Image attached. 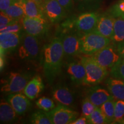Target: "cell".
I'll return each mask as SVG.
<instances>
[{
  "label": "cell",
  "instance_id": "cell-1",
  "mask_svg": "<svg viewBox=\"0 0 124 124\" xmlns=\"http://www.w3.org/2000/svg\"><path fill=\"white\" fill-rule=\"evenodd\" d=\"M64 49L61 39L56 37L43 46L41 51V63L46 80L50 84L61 71Z\"/></svg>",
  "mask_w": 124,
  "mask_h": 124
},
{
  "label": "cell",
  "instance_id": "cell-2",
  "mask_svg": "<svg viewBox=\"0 0 124 124\" xmlns=\"http://www.w3.org/2000/svg\"><path fill=\"white\" fill-rule=\"evenodd\" d=\"M80 62L86 70L84 85H96L99 84L108 75V70L97 63L90 55L84 56Z\"/></svg>",
  "mask_w": 124,
  "mask_h": 124
},
{
  "label": "cell",
  "instance_id": "cell-3",
  "mask_svg": "<svg viewBox=\"0 0 124 124\" xmlns=\"http://www.w3.org/2000/svg\"><path fill=\"white\" fill-rule=\"evenodd\" d=\"M81 42V53L91 55L110 44L109 38L93 32L80 35Z\"/></svg>",
  "mask_w": 124,
  "mask_h": 124
},
{
  "label": "cell",
  "instance_id": "cell-4",
  "mask_svg": "<svg viewBox=\"0 0 124 124\" xmlns=\"http://www.w3.org/2000/svg\"><path fill=\"white\" fill-rule=\"evenodd\" d=\"M99 16L94 12H86L77 17L72 23L64 24L63 27L69 29H75L76 32L81 35L93 32L97 26Z\"/></svg>",
  "mask_w": 124,
  "mask_h": 124
},
{
  "label": "cell",
  "instance_id": "cell-5",
  "mask_svg": "<svg viewBox=\"0 0 124 124\" xmlns=\"http://www.w3.org/2000/svg\"><path fill=\"white\" fill-rule=\"evenodd\" d=\"M31 76L27 73L12 72L1 86V91L6 94L20 93L24 91Z\"/></svg>",
  "mask_w": 124,
  "mask_h": 124
},
{
  "label": "cell",
  "instance_id": "cell-6",
  "mask_svg": "<svg viewBox=\"0 0 124 124\" xmlns=\"http://www.w3.org/2000/svg\"><path fill=\"white\" fill-rule=\"evenodd\" d=\"M90 56L97 63L106 69H111L121 59L117 47L110 44Z\"/></svg>",
  "mask_w": 124,
  "mask_h": 124
},
{
  "label": "cell",
  "instance_id": "cell-7",
  "mask_svg": "<svg viewBox=\"0 0 124 124\" xmlns=\"http://www.w3.org/2000/svg\"><path fill=\"white\" fill-rule=\"evenodd\" d=\"M39 49L37 37L28 33L24 34L18 48V55L21 59H35L38 56Z\"/></svg>",
  "mask_w": 124,
  "mask_h": 124
},
{
  "label": "cell",
  "instance_id": "cell-8",
  "mask_svg": "<svg viewBox=\"0 0 124 124\" xmlns=\"http://www.w3.org/2000/svg\"><path fill=\"white\" fill-rule=\"evenodd\" d=\"M64 55L74 56L81 53V42L80 35L77 32L65 30L60 34Z\"/></svg>",
  "mask_w": 124,
  "mask_h": 124
},
{
  "label": "cell",
  "instance_id": "cell-9",
  "mask_svg": "<svg viewBox=\"0 0 124 124\" xmlns=\"http://www.w3.org/2000/svg\"><path fill=\"white\" fill-rule=\"evenodd\" d=\"M46 113L53 124H71L79 115L77 111L63 105H59Z\"/></svg>",
  "mask_w": 124,
  "mask_h": 124
},
{
  "label": "cell",
  "instance_id": "cell-10",
  "mask_svg": "<svg viewBox=\"0 0 124 124\" xmlns=\"http://www.w3.org/2000/svg\"><path fill=\"white\" fill-rule=\"evenodd\" d=\"M23 28L26 33L40 37L48 31V24L44 18H31L25 16L21 20Z\"/></svg>",
  "mask_w": 124,
  "mask_h": 124
},
{
  "label": "cell",
  "instance_id": "cell-11",
  "mask_svg": "<svg viewBox=\"0 0 124 124\" xmlns=\"http://www.w3.org/2000/svg\"><path fill=\"white\" fill-rule=\"evenodd\" d=\"M44 15L52 23L61 21L66 15V10L60 5L58 0H46L43 7Z\"/></svg>",
  "mask_w": 124,
  "mask_h": 124
},
{
  "label": "cell",
  "instance_id": "cell-12",
  "mask_svg": "<svg viewBox=\"0 0 124 124\" xmlns=\"http://www.w3.org/2000/svg\"><path fill=\"white\" fill-rule=\"evenodd\" d=\"M21 38L20 33H0L1 56L4 57L7 53L15 50L20 46Z\"/></svg>",
  "mask_w": 124,
  "mask_h": 124
},
{
  "label": "cell",
  "instance_id": "cell-13",
  "mask_svg": "<svg viewBox=\"0 0 124 124\" xmlns=\"http://www.w3.org/2000/svg\"><path fill=\"white\" fill-rule=\"evenodd\" d=\"M29 98L20 93L9 94L7 101L11 105L18 115H23L29 110L32 103Z\"/></svg>",
  "mask_w": 124,
  "mask_h": 124
},
{
  "label": "cell",
  "instance_id": "cell-14",
  "mask_svg": "<svg viewBox=\"0 0 124 124\" xmlns=\"http://www.w3.org/2000/svg\"><path fill=\"white\" fill-rule=\"evenodd\" d=\"M52 97L59 105L69 106L74 102V93L68 87L62 85L56 86L52 89Z\"/></svg>",
  "mask_w": 124,
  "mask_h": 124
},
{
  "label": "cell",
  "instance_id": "cell-15",
  "mask_svg": "<svg viewBox=\"0 0 124 124\" xmlns=\"http://www.w3.org/2000/svg\"><path fill=\"white\" fill-rule=\"evenodd\" d=\"M87 98L93 104L98 108L105 102L114 98L109 91L97 86L93 87L89 89Z\"/></svg>",
  "mask_w": 124,
  "mask_h": 124
},
{
  "label": "cell",
  "instance_id": "cell-16",
  "mask_svg": "<svg viewBox=\"0 0 124 124\" xmlns=\"http://www.w3.org/2000/svg\"><path fill=\"white\" fill-rule=\"evenodd\" d=\"M114 19L115 18L114 17L110 16H102L100 17L97 26L93 31L111 39L114 31Z\"/></svg>",
  "mask_w": 124,
  "mask_h": 124
},
{
  "label": "cell",
  "instance_id": "cell-17",
  "mask_svg": "<svg viewBox=\"0 0 124 124\" xmlns=\"http://www.w3.org/2000/svg\"><path fill=\"white\" fill-rule=\"evenodd\" d=\"M67 73L74 83L78 85L84 83L86 70L81 62L70 63L67 68Z\"/></svg>",
  "mask_w": 124,
  "mask_h": 124
},
{
  "label": "cell",
  "instance_id": "cell-18",
  "mask_svg": "<svg viewBox=\"0 0 124 124\" xmlns=\"http://www.w3.org/2000/svg\"><path fill=\"white\" fill-rule=\"evenodd\" d=\"M44 89L43 80L40 76H36L27 83L24 90V94L31 100H35Z\"/></svg>",
  "mask_w": 124,
  "mask_h": 124
},
{
  "label": "cell",
  "instance_id": "cell-19",
  "mask_svg": "<svg viewBox=\"0 0 124 124\" xmlns=\"http://www.w3.org/2000/svg\"><path fill=\"white\" fill-rule=\"evenodd\" d=\"M108 91L114 99L124 100V80L116 78H110L106 81Z\"/></svg>",
  "mask_w": 124,
  "mask_h": 124
},
{
  "label": "cell",
  "instance_id": "cell-20",
  "mask_svg": "<svg viewBox=\"0 0 124 124\" xmlns=\"http://www.w3.org/2000/svg\"><path fill=\"white\" fill-rule=\"evenodd\" d=\"M26 17L31 18H44L43 8L33 0H20Z\"/></svg>",
  "mask_w": 124,
  "mask_h": 124
},
{
  "label": "cell",
  "instance_id": "cell-21",
  "mask_svg": "<svg viewBox=\"0 0 124 124\" xmlns=\"http://www.w3.org/2000/svg\"><path fill=\"white\" fill-rule=\"evenodd\" d=\"M17 113L7 101L1 100L0 104V121L2 123H10L16 120Z\"/></svg>",
  "mask_w": 124,
  "mask_h": 124
},
{
  "label": "cell",
  "instance_id": "cell-22",
  "mask_svg": "<svg viewBox=\"0 0 124 124\" xmlns=\"http://www.w3.org/2000/svg\"><path fill=\"white\" fill-rule=\"evenodd\" d=\"M113 34L111 40L116 44H120L124 41V19L114 17Z\"/></svg>",
  "mask_w": 124,
  "mask_h": 124
},
{
  "label": "cell",
  "instance_id": "cell-23",
  "mask_svg": "<svg viewBox=\"0 0 124 124\" xmlns=\"http://www.w3.org/2000/svg\"><path fill=\"white\" fill-rule=\"evenodd\" d=\"M4 12L12 19L16 21L22 20L25 16L24 8L20 1H14Z\"/></svg>",
  "mask_w": 124,
  "mask_h": 124
},
{
  "label": "cell",
  "instance_id": "cell-24",
  "mask_svg": "<svg viewBox=\"0 0 124 124\" xmlns=\"http://www.w3.org/2000/svg\"><path fill=\"white\" fill-rule=\"evenodd\" d=\"M114 99L108 101L100 107L109 123L114 121V108L116 101Z\"/></svg>",
  "mask_w": 124,
  "mask_h": 124
},
{
  "label": "cell",
  "instance_id": "cell-25",
  "mask_svg": "<svg viewBox=\"0 0 124 124\" xmlns=\"http://www.w3.org/2000/svg\"><path fill=\"white\" fill-rule=\"evenodd\" d=\"M88 124H110L105 117L100 108L97 107L94 111L87 117Z\"/></svg>",
  "mask_w": 124,
  "mask_h": 124
},
{
  "label": "cell",
  "instance_id": "cell-26",
  "mask_svg": "<svg viewBox=\"0 0 124 124\" xmlns=\"http://www.w3.org/2000/svg\"><path fill=\"white\" fill-rule=\"evenodd\" d=\"M30 122L35 124H52V121L49 118L47 113L44 110L37 111L34 112L31 116Z\"/></svg>",
  "mask_w": 124,
  "mask_h": 124
},
{
  "label": "cell",
  "instance_id": "cell-27",
  "mask_svg": "<svg viewBox=\"0 0 124 124\" xmlns=\"http://www.w3.org/2000/svg\"><path fill=\"white\" fill-rule=\"evenodd\" d=\"M36 104L40 109L46 112H48L55 108V105L53 101L46 97L40 98L36 102Z\"/></svg>",
  "mask_w": 124,
  "mask_h": 124
},
{
  "label": "cell",
  "instance_id": "cell-28",
  "mask_svg": "<svg viewBox=\"0 0 124 124\" xmlns=\"http://www.w3.org/2000/svg\"><path fill=\"white\" fill-rule=\"evenodd\" d=\"M124 120V100H117L115 102L114 121L122 123Z\"/></svg>",
  "mask_w": 124,
  "mask_h": 124
},
{
  "label": "cell",
  "instance_id": "cell-29",
  "mask_svg": "<svg viewBox=\"0 0 124 124\" xmlns=\"http://www.w3.org/2000/svg\"><path fill=\"white\" fill-rule=\"evenodd\" d=\"M111 75L124 80V59H121L117 64L111 68Z\"/></svg>",
  "mask_w": 124,
  "mask_h": 124
},
{
  "label": "cell",
  "instance_id": "cell-30",
  "mask_svg": "<svg viewBox=\"0 0 124 124\" xmlns=\"http://www.w3.org/2000/svg\"><path fill=\"white\" fill-rule=\"evenodd\" d=\"M97 107L90 101L88 98H85L82 102V116L87 117L92 113Z\"/></svg>",
  "mask_w": 124,
  "mask_h": 124
},
{
  "label": "cell",
  "instance_id": "cell-31",
  "mask_svg": "<svg viewBox=\"0 0 124 124\" xmlns=\"http://www.w3.org/2000/svg\"><path fill=\"white\" fill-rule=\"evenodd\" d=\"M22 28H23L22 23H20L19 21H15L7 25L4 29L0 30V32L1 33H20Z\"/></svg>",
  "mask_w": 124,
  "mask_h": 124
},
{
  "label": "cell",
  "instance_id": "cell-32",
  "mask_svg": "<svg viewBox=\"0 0 124 124\" xmlns=\"http://www.w3.org/2000/svg\"><path fill=\"white\" fill-rule=\"evenodd\" d=\"M111 13L114 17H120L124 19V0H121L113 6Z\"/></svg>",
  "mask_w": 124,
  "mask_h": 124
},
{
  "label": "cell",
  "instance_id": "cell-33",
  "mask_svg": "<svg viewBox=\"0 0 124 124\" xmlns=\"http://www.w3.org/2000/svg\"><path fill=\"white\" fill-rule=\"evenodd\" d=\"M15 20L8 16L4 12H1L0 13V30L4 29L10 23L14 22Z\"/></svg>",
  "mask_w": 124,
  "mask_h": 124
},
{
  "label": "cell",
  "instance_id": "cell-34",
  "mask_svg": "<svg viewBox=\"0 0 124 124\" xmlns=\"http://www.w3.org/2000/svg\"><path fill=\"white\" fill-rule=\"evenodd\" d=\"M58 1L66 11L71 10L73 7V0H58Z\"/></svg>",
  "mask_w": 124,
  "mask_h": 124
},
{
  "label": "cell",
  "instance_id": "cell-35",
  "mask_svg": "<svg viewBox=\"0 0 124 124\" xmlns=\"http://www.w3.org/2000/svg\"><path fill=\"white\" fill-rule=\"evenodd\" d=\"M14 2V0H0V10L5 12L9 6Z\"/></svg>",
  "mask_w": 124,
  "mask_h": 124
},
{
  "label": "cell",
  "instance_id": "cell-36",
  "mask_svg": "<svg viewBox=\"0 0 124 124\" xmlns=\"http://www.w3.org/2000/svg\"><path fill=\"white\" fill-rule=\"evenodd\" d=\"M117 49L121 58L124 59V41L117 44Z\"/></svg>",
  "mask_w": 124,
  "mask_h": 124
},
{
  "label": "cell",
  "instance_id": "cell-37",
  "mask_svg": "<svg viewBox=\"0 0 124 124\" xmlns=\"http://www.w3.org/2000/svg\"><path fill=\"white\" fill-rule=\"evenodd\" d=\"M88 124L87 119L85 116H82V117H80L79 118L76 119L75 121L71 122V124Z\"/></svg>",
  "mask_w": 124,
  "mask_h": 124
},
{
  "label": "cell",
  "instance_id": "cell-38",
  "mask_svg": "<svg viewBox=\"0 0 124 124\" xmlns=\"http://www.w3.org/2000/svg\"><path fill=\"white\" fill-rule=\"evenodd\" d=\"M33 1H35L39 5H40L43 8V7L45 2V0H33Z\"/></svg>",
  "mask_w": 124,
  "mask_h": 124
},
{
  "label": "cell",
  "instance_id": "cell-39",
  "mask_svg": "<svg viewBox=\"0 0 124 124\" xmlns=\"http://www.w3.org/2000/svg\"><path fill=\"white\" fill-rule=\"evenodd\" d=\"M78 1H80V2H89V1H91V0H78Z\"/></svg>",
  "mask_w": 124,
  "mask_h": 124
},
{
  "label": "cell",
  "instance_id": "cell-40",
  "mask_svg": "<svg viewBox=\"0 0 124 124\" xmlns=\"http://www.w3.org/2000/svg\"><path fill=\"white\" fill-rule=\"evenodd\" d=\"M20 0H14V1H19Z\"/></svg>",
  "mask_w": 124,
  "mask_h": 124
},
{
  "label": "cell",
  "instance_id": "cell-41",
  "mask_svg": "<svg viewBox=\"0 0 124 124\" xmlns=\"http://www.w3.org/2000/svg\"><path fill=\"white\" fill-rule=\"evenodd\" d=\"M122 124H124V120H123V121H122Z\"/></svg>",
  "mask_w": 124,
  "mask_h": 124
},
{
  "label": "cell",
  "instance_id": "cell-42",
  "mask_svg": "<svg viewBox=\"0 0 124 124\" xmlns=\"http://www.w3.org/2000/svg\"><path fill=\"white\" fill-rule=\"evenodd\" d=\"M46 1V0H45V1Z\"/></svg>",
  "mask_w": 124,
  "mask_h": 124
},
{
  "label": "cell",
  "instance_id": "cell-43",
  "mask_svg": "<svg viewBox=\"0 0 124 124\" xmlns=\"http://www.w3.org/2000/svg\"></svg>",
  "mask_w": 124,
  "mask_h": 124
}]
</instances>
